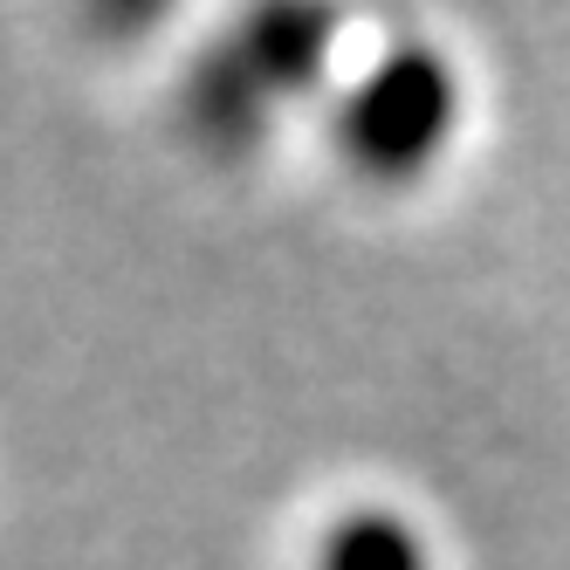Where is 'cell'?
<instances>
[{"instance_id": "6da1fadb", "label": "cell", "mask_w": 570, "mask_h": 570, "mask_svg": "<svg viewBox=\"0 0 570 570\" xmlns=\"http://www.w3.org/2000/svg\"><path fill=\"white\" fill-rule=\"evenodd\" d=\"M337 49V14L323 8H262L240 14L220 42L199 49L186 69V131L220 151L248 158L255 145L275 138V125L289 117L331 69Z\"/></svg>"}, {"instance_id": "7a4b0ae2", "label": "cell", "mask_w": 570, "mask_h": 570, "mask_svg": "<svg viewBox=\"0 0 570 570\" xmlns=\"http://www.w3.org/2000/svg\"><path fill=\"white\" fill-rule=\"evenodd\" d=\"M461 110L468 90L454 56L440 42H392L337 104V158L357 186L405 193L461 138Z\"/></svg>"}, {"instance_id": "3957f363", "label": "cell", "mask_w": 570, "mask_h": 570, "mask_svg": "<svg viewBox=\"0 0 570 570\" xmlns=\"http://www.w3.org/2000/svg\"><path fill=\"white\" fill-rule=\"evenodd\" d=\"M309 570H433L420 522L392 502H357L316 537Z\"/></svg>"}]
</instances>
